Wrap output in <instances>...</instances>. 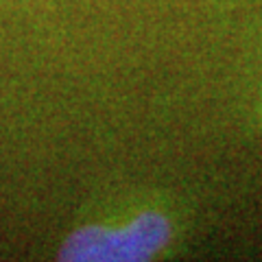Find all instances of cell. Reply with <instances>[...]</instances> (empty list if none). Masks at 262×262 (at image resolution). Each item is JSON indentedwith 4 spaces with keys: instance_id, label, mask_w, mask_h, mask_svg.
<instances>
[{
    "instance_id": "cell-2",
    "label": "cell",
    "mask_w": 262,
    "mask_h": 262,
    "mask_svg": "<svg viewBox=\"0 0 262 262\" xmlns=\"http://www.w3.org/2000/svg\"><path fill=\"white\" fill-rule=\"evenodd\" d=\"M241 118L249 136H262V24L251 35L241 92Z\"/></svg>"
},
{
    "instance_id": "cell-1",
    "label": "cell",
    "mask_w": 262,
    "mask_h": 262,
    "mask_svg": "<svg viewBox=\"0 0 262 262\" xmlns=\"http://www.w3.org/2000/svg\"><path fill=\"white\" fill-rule=\"evenodd\" d=\"M194 210L175 190L127 184L98 192L75 214L55 249L59 262H162L179 258Z\"/></svg>"
}]
</instances>
